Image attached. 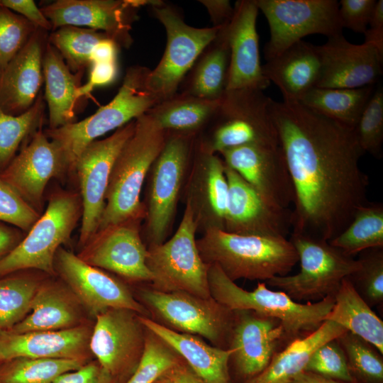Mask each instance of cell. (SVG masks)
I'll list each match as a JSON object with an SVG mask.
<instances>
[{
	"label": "cell",
	"mask_w": 383,
	"mask_h": 383,
	"mask_svg": "<svg viewBox=\"0 0 383 383\" xmlns=\"http://www.w3.org/2000/svg\"><path fill=\"white\" fill-rule=\"evenodd\" d=\"M269 111L294 189L292 233L330 241L369 202L355 131L297 101L270 99Z\"/></svg>",
	"instance_id": "cell-1"
},
{
	"label": "cell",
	"mask_w": 383,
	"mask_h": 383,
	"mask_svg": "<svg viewBox=\"0 0 383 383\" xmlns=\"http://www.w3.org/2000/svg\"><path fill=\"white\" fill-rule=\"evenodd\" d=\"M166 133L148 113L135 119L134 132L113 165L96 231L145 218V206L140 201L142 187L165 144Z\"/></svg>",
	"instance_id": "cell-2"
},
{
	"label": "cell",
	"mask_w": 383,
	"mask_h": 383,
	"mask_svg": "<svg viewBox=\"0 0 383 383\" xmlns=\"http://www.w3.org/2000/svg\"><path fill=\"white\" fill-rule=\"evenodd\" d=\"M200 255L217 265L232 281H267L284 276L298 262L297 252L284 237L239 235L212 228L196 240Z\"/></svg>",
	"instance_id": "cell-3"
},
{
	"label": "cell",
	"mask_w": 383,
	"mask_h": 383,
	"mask_svg": "<svg viewBox=\"0 0 383 383\" xmlns=\"http://www.w3.org/2000/svg\"><path fill=\"white\" fill-rule=\"evenodd\" d=\"M209 265V290L215 300L232 311L250 310L278 319L290 341L316 330L334 304L333 296L301 304L284 292L270 289L262 282H258L252 291H247L229 279L217 265Z\"/></svg>",
	"instance_id": "cell-4"
},
{
	"label": "cell",
	"mask_w": 383,
	"mask_h": 383,
	"mask_svg": "<svg viewBox=\"0 0 383 383\" xmlns=\"http://www.w3.org/2000/svg\"><path fill=\"white\" fill-rule=\"evenodd\" d=\"M149 71L138 65L129 67L118 91L109 103L80 121L44 131L62 149L70 172H74L76 160L87 145L146 113L160 103L147 89Z\"/></svg>",
	"instance_id": "cell-5"
},
{
	"label": "cell",
	"mask_w": 383,
	"mask_h": 383,
	"mask_svg": "<svg viewBox=\"0 0 383 383\" xmlns=\"http://www.w3.org/2000/svg\"><path fill=\"white\" fill-rule=\"evenodd\" d=\"M79 193L59 189L19 243L0 259V277L18 271L35 270L55 276V257L67 242L82 218Z\"/></svg>",
	"instance_id": "cell-6"
},
{
	"label": "cell",
	"mask_w": 383,
	"mask_h": 383,
	"mask_svg": "<svg viewBox=\"0 0 383 383\" xmlns=\"http://www.w3.org/2000/svg\"><path fill=\"white\" fill-rule=\"evenodd\" d=\"M135 297L154 321L179 333L201 336L215 347L228 349L234 311L212 296L202 298L184 292H162L146 285L138 288Z\"/></svg>",
	"instance_id": "cell-7"
},
{
	"label": "cell",
	"mask_w": 383,
	"mask_h": 383,
	"mask_svg": "<svg viewBox=\"0 0 383 383\" xmlns=\"http://www.w3.org/2000/svg\"><path fill=\"white\" fill-rule=\"evenodd\" d=\"M289 240L298 255L299 272L274 277L266 283L297 302H316L334 296L342 281L360 267L358 259L346 255L328 240L295 233Z\"/></svg>",
	"instance_id": "cell-8"
},
{
	"label": "cell",
	"mask_w": 383,
	"mask_h": 383,
	"mask_svg": "<svg viewBox=\"0 0 383 383\" xmlns=\"http://www.w3.org/2000/svg\"><path fill=\"white\" fill-rule=\"evenodd\" d=\"M197 226L186 204L181 222L167 241L148 247L146 265L151 273V288L162 292H184L211 297L209 265L202 260L195 238Z\"/></svg>",
	"instance_id": "cell-9"
},
{
	"label": "cell",
	"mask_w": 383,
	"mask_h": 383,
	"mask_svg": "<svg viewBox=\"0 0 383 383\" xmlns=\"http://www.w3.org/2000/svg\"><path fill=\"white\" fill-rule=\"evenodd\" d=\"M266 18L270 38L264 48L266 60L311 34L328 38L342 34L335 0H255Z\"/></svg>",
	"instance_id": "cell-10"
},
{
	"label": "cell",
	"mask_w": 383,
	"mask_h": 383,
	"mask_svg": "<svg viewBox=\"0 0 383 383\" xmlns=\"http://www.w3.org/2000/svg\"><path fill=\"white\" fill-rule=\"evenodd\" d=\"M152 11L165 28L167 45L160 62L147 74L146 87L160 103L174 96L185 74L223 26L192 27L174 9L159 3Z\"/></svg>",
	"instance_id": "cell-11"
},
{
	"label": "cell",
	"mask_w": 383,
	"mask_h": 383,
	"mask_svg": "<svg viewBox=\"0 0 383 383\" xmlns=\"http://www.w3.org/2000/svg\"><path fill=\"white\" fill-rule=\"evenodd\" d=\"M190 155L186 135L167 137L150 172L145 234L148 246L164 243L171 229Z\"/></svg>",
	"instance_id": "cell-12"
},
{
	"label": "cell",
	"mask_w": 383,
	"mask_h": 383,
	"mask_svg": "<svg viewBox=\"0 0 383 383\" xmlns=\"http://www.w3.org/2000/svg\"><path fill=\"white\" fill-rule=\"evenodd\" d=\"M135 119L116 130L109 137L87 145L74 167L79 184L82 214L78 245L80 249L96 233L102 216L106 194L114 162L133 135Z\"/></svg>",
	"instance_id": "cell-13"
},
{
	"label": "cell",
	"mask_w": 383,
	"mask_h": 383,
	"mask_svg": "<svg viewBox=\"0 0 383 383\" xmlns=\"http://www.w3.org/2000/svg\"><path fill=\"white\" fill-rule=\"evenodd\" d=\"M137 313L111 309L95 317L90 350L96 360L111 376L126 383L142 359L146 328Z\"/></svg>",
	"instance_id": "cell-14"
},
{
	"label": "cell",
	"mask_w": 383,
	"mask_h": 383,
	"mask_svg": "<svg viewBox=\"0 0 383 383\" xmlns=\"http://www.w3.org/2000/svg\"><path fill=\"white\" fill-rule=\"evenodd\" d=\"M270 99L260 89L226 91L218 110L223 123L204 150L214 154L252 143L280 145L270 114Z\"/></svg>",
	"instance_id": "cell-15"
},
{
	"label": "cell",
	"mask_w": 383,
	"mask_h": 383,
	"mask_svg": "<svg viewBox=\"0 0 383 383\" xmlns=\"http://www.w3.org/2000/svg\"><path fill=\"white\" fill-rule=\"evenodd\" d=\"M54 265L56 274L94 318L111 309H126L150 318L149 311L126 284L87 264L73 252L60 247L56 252Z\"/></svg>",
	"instance_id": "cell-16"
},
{
	"label": "cell",
	"mask_w": 383,
	"mask_h": 383,
	"mask_svg": "<svg viewBox=\"0 0 383 383\" xmlns=\"http://www.w3.org/2000/svg\"><path fill=\"white\" fill-rule=\"evenodd\" d=\"M234 311L228 349L231 350L229 368L240 383L261 373L289 340L281 322L250 310Z\"/></svg>",
	"instance_id": "cell-17"
},
{
	"label": "cell",
	"mask_w": 383,
	"mask_h": 383,
	"mask_svg": "<svg viewBox=\"0 0 383 383\" xmlns=\"http://www.w3.org/2000/svg\"><path fill=\"white\" fill-rule=\"evenodd\" d=\"M225 165L236 172L272 206L288 209L294 189L280 145L252 143L221 152Z\"/></svg>",
	"instance_id": "cell-18"
},
{
	"label": "cell",
	"mask_w": 383,
	"mask_h": 383,
	"mask_svg": "<svg viewBox=\"0 0 383 383\" xmlns=\"http://www.w3.org/2000/svg\"><path fill=\"white\" fill-rule=\"evenodd\" d=\"M142 220H133L96 232L77 254L87 264L132 282H150L148 248L140 233Z\"/></svg>",
	"instance_id": "cell-19"
},
{
	"label": "cell",
	"mask_w": 383,
	"mask_h": 383,
	"mask_svg": "<svg viewBox=\"0 0 383 383\" xmlns=\"http://www.w3.org/2000/svg\"><path fill=\"white\" fill-rule=\"evenodd\" d=\"M67 172H70L69 167L62 149L40 128L31 134L30 142L0 173V177L42 213L48 183Z\"/></svg>",
	"instance_id": "cell-20"
},
{
	"label": "cell",
	"mask_w": 383,
	"mask_h": 383,
	"mask_svg": "<svg viewBox=\"0 0 383 383\" xmlns=\"http://www.w3.org/2000/svg\"><path fill=\"white\" fill-rule=\"evenodd\" d=\"M228 199L224 230L239 235L284 237L292 228V211L267 204L236 172L225 165Z\"/></svg>",
	"instance_id": "cell-21"
},
{
	"label": "cell",
	"mask_w": 383,
	"mask_h": 383,
	"mask_svg": "<svg viewBox=\"0 0 383 383\" xmlns=\"http://www.w3.org/2000/svg\"><path fill=\"white\" fill-rule=\"evenodd\" d=\"M258 11L255 0L238 1L225 26L230 52L226 91L245 89L264 91L270 84L262 74L260 60L256 28Z\"/></svg>",
	"instance_id": "cell-22"
},
{
	"label": "cell",
	"mask_w": 383,
	"mask_h": 383,
	"mask_svg": "<svg viewBox=\"0 0 383 383\" xmlns=\"http://www.w3.org/2000/svg\"><path fill=\"white\" fill-rule=\"evenodd\" d=\"M318 50L321 71L316 87L373 86L382 75L383 55L370 43L353 44L340 34L328 38Z\"/></svg>",
	"instance_id": "cell-23"
},
{
	"label": "cell",
	"mask_w": 383,
	"mask_h": 383,
	"mask_svg": "<svg viewBox=\"0 0 383 383\" xmlns=\"http://www.w3.org/2000/svg\"><path fill=\"white\" fill-rule=\"evenodd\" d=\"M94 324L82 323L74 328L0 333V363L18 358L65 359L87 362L93 356L90 339Z\"/></svg>",
	"instance_id": "cell-24"
},
{
	"label": "cell",
	"mask_w": 383,
	"mask_h": 383,
	"mask_svg": "<svg viewBox=\"0 0 383 383\" xmlns=\"http://www.w3.org/2000/svg\"><path fill=\"white\" fill-rule=\"evenodd\" d=\"M133 8L128 0H57L40 9L52 26V31L63 26H86L109 35L118 45L128 48Z\"/></svg>",
	"instance_id": "cell-25"
},
{
	"label": "cell",
	"mask_w": 383,
	"mask_h": 383,
	"mask_svg": "<svg viewBox=\"0 0 383 383\" xmlns=\"http://www.w3.org/2000/svg\"><path fill=\"white\" fill-rule=\"evenodd\" d=\"M48 32L38 28L18 54L2 69L0 108L18 116L35 103L44 81L43 60Z\"/></svg>",
	"instance_id": "cell-26"
},
{
	"label": "cell",
	"mask_w": 383,
	"mask_h": 383,
	"mask_svg": "<svg viewBox=\"0 0 383 383\" xmlns=\"http://www.w3.org/2000/svg\"><path fill=\"white\" fill-rule=\"evenodd\" d=\"M185 187L186 204L192 211L197 230H224L228 199L225 164L213 153L202 150L196 159Z\"/></svg>",
	"instance_id": "cell-27"
},
{
	"label": "cell",
	"mask_w": 383,
	"mask_h": 383,
	"mask_svg": "<svg viewBox=\"0 0 383 383\" xmlns=\"http://www.w3.org/2000/svg\"><path fill=\"white\" fill-rule=\"evenodd\" d=\"M82 308L65 284L42 280L33 298L30 313L7 332L24 333L74 328L85 323Z\"/></svg>",
	"instance_id": "cell-28"
},
{
	"label": "cell",
	"mask_w": 383,
	"mask_h": 383,
	"mask_svg": "<svg viewBox=\"0 0 383 383\" xmlns=\"http://www.w3.org/2000/svg\"><path fill=\"white\" fill-rule=\"evenodd\" d=\"M321 71L318 46L300 40L262 65L270 82L280 90L283 101H299L316 87Z\"/></svg>",
	"instance_id": "cell-29"
},
{
	"label": "cell",
	"mask_w": 383,
	"mask_h": 383,
	"mask_svg": "<svg viewBox=\"0 0 383 383\" xmlns=\"http://www.w3.org/2000/svg\"><path fill=\"white\" fill-rule=\"evenodd\" d=\"M141 323L172 347L205 383H233L229 360L231 350L207 344L199 336L172 331L138 315Z\"/></svg>",
	"instance_id": "cell-30"
},
{
	"label": "cell",
	"mask_w": 383,
	"mask_h": 383,
	"mask_svg": "<svg viewBox=\"0 0 383 383\" xmlns=\"http://www.w3.org/2000/svg\"><path fill=\"white\" fill-rule=\"evenodd\" d=\"M43 73L44 99L49 113L48 128L55 129L75 122L78 89L84 72H72L60 52L47 42Z\"/></svg>",
	"instance_id": "cell-31"
},
{
	"label": "cell",
	"mask_w": 383,
	"mask_h": 383,
	"mask_svg": "<svg viewBox=\"0 0 383 383\" xmlns=\"http://www.w3.org/2000/svg\"><path fill=\"white\" fill-rule=\"evenodd\" d=\"M347 331L333 321H324L314 331L290 341L261 373L245 383H291L305 371L311 354L320 345Z\"/></svg>",
	"instance_id": "cell-32"
},
{
	"label": "cell",
	"mask_w": 383,
	"mask_h": 383,
	"mask_svg": "<svg viewBox=\"0 0 383 383\" xmlns=\"http://www.w3.org/2000/svg\"><path fill=\"white\" fill-rule=\"evenodd\" d=\"M369 342L383 354V322L345 278L334 295V304L326 317ZM325 320V321H326Z\"/></svg>",
	"instance_id": "cell-33"
},
{
	"label": "cell",
	"mask_w": 383,
	"mask_h": 383,
	"mask_svg": "<svg viewBox=\"0 0 383 383\" xmlns=\"http://www.w3.org/2000/svg\"><path fill=\"white\" fill-rule=\"evenodd\" d=\"M374 90L373 86L355 89L313 87L298 101L354 129Z\"/></svg>",
	"instance_id": "cell-34"
},
{
	"label": "cell",
	"mask_w": 383,
	"mask_h": 383,
	"mask_svg": "<svg viewBox=\"0 0 383 383\" xmlns=\"http://www.w3.org/2000/svg\"><path fill=\"white\" fill-rule=\"evenodd\" d=\"M222 98L216 100L189 98L173 99L162 101L148 111L162 129L190 131L199 128L221 105Z\"/></svg>",
	"instance_id": "cell-35"
},
{
	"label": "cell",
	"mask_w": 383,
	"mask_h": 383,
	"mask_svg": "<svg viewBox=\"0 0 383 383\" xmlns=\"http://www.w3.org/2000/svg\"><path fill=\"white\" fill-rule=\"evenodd\" d=\"M328 242L350 257L368 249L383 248L382 204L368 202L360 207L348 226Z\"/></svg>",
	"instance_id": "cell-36"
},
{
	"label": "cell",
	"mask_w": 383,
	"mask_h": 383,
	"mask_svg": "<svg viewBox=\"0 0 383 383\" xmlns=\"http://www.w3.org/2000/svg\"><path fill=\"white\" fill-rule=\"evenodd\" d=\"M225 26L216 39V45L204 57L196 67L192 82V96L216 100L221 99L226 92L230 52Z\"/></svg>",
	"instance_id": "cell-37"
},
{
	"label": "cell",
	"mask_w": 383,
	"mask_h": 383,
	"mask_svg": "<svg viewBox=\"0 0 383 383\" xmlns=\"http://www.w3.org/2000/svg\"><path fill=\"white\" fill-rule=\"evenodd\" d=\"M106 38L113 39L103 31L63 26L49 34L48 42L60 52L70 70L76 73L84 72L91 65V56L95 45Z\"/></svg>",
	"instance_id": "cell-38"
},
{
	"label": "cell",
	"mask_w": 383,
	"mask_h": 383,
	"mask_svg": "<svg viewBox=\"0 0 383 383\" xmlns=\"http://www.w3.org/2000/svg\"><path fill=\"white\" fill-rule=\"evenodd\" d=\"M87 362L65 359L14 358L1 363L0 383H54Z\"/></svg>",
	"instance_id": "cell-39"
},
{
	"label": "cell",
	"mask_w": 383,
	"mask_h": 383,
	"mask_svg": "<svg viewBox=\"0 0 383 383\" xmlns=\"http://www.w3.org/2000/svg\"><path fill=\"white\" fill-rule=\"evenodd\" d=\"M42 280L25 274L0 277V333L10 331L30 313Z\"/></svg>",
	"instance_id": "cell-40"
},
{
	"label": "cell",
	"mask_w": 383,
	"mask_h": 383,
	"mask_svg": "<svg viewBox=\"0 0 383 383\" xmlns=\"http://www.w3.org/2000/svg\"><path fill=\"white\" fill-rule=\"evenodd\" d=\"M45 101L40 92L33 105L25 113L12 116L0 108V173L16 155L25 138L41 128Z\"/></svg>",
	"instance_id": "cell-41"
},
{
	"label": "cell",
	"mask_w": 383,
	"mask_h": 383,
	"mask_svg": "<svg viewBox=\"0 0 383 383\" xmlns=\"http://www.w3.org/2000/svg\"><path fill=\"white\" fill-rule=\"evenodd\" d=\"M337 340L355 383H383V354L376 347L349 331Z\"/></svg>",
	"instance_id": "cell-42"
},
{
	"label": "cell",
	"mask_w": 383,
	"mask_h": 383,
	"mask_svg": "<svg viewBox=\"0 0 383 383\" xmlns=\"http://www.w3.org/2000/svg\"><path fill=\"white\" fill-rule=\"evenodd\" d=\"M358 260L360 268L348 278L370 307L379 305L383 301V248L366 250Z\"/></svg>",
	"instance_id": "cell-43"
},
{
	"label": "cell",
	"mask_w": 383,
	"mask_h": 383,
	"mask_svg": "<svg viewBox=\"0 0 383 383\" xmlns=\"http://www.w3.org/2000/svg\"><path fill=\"white\" fill-rule=\"evenodd\" d=\"M182 357L159 336L146 328L144 353L135 372L126 383H152Z\"/></svg>",
	"instance_id": "cell-44"
},
{
	"label": "cell",
	"mask_w": 383,
	"mask_h": 383,
	"mask_svg": "<svg viewBox=\"0 0 383 383\" xmlns=\"http://www.w3.org/2000/svg\"><path fill=\"white\" fill-rule=\"evenodd\" d=\"M357 142L364 152L375 157L382 155L383 89L374 90L354 128Z\"/></svg>",
	"instance_id": "cell-45"
},
{
	"label": "cell",
	"mask_w": 383,
	"mask_h": 383,
	"mask_svg": "<svg viewBox=\"0 0 383 383\" xmlns=\"http://www.w3.org/2000/svg\"><path fill=\"white\" fill-rule=\"evenodd\" d=\"M38 28L24 17L0 6V67L18 54Z\"/></svg>",
	"instance_id": "cell-46"
},
{
	"label": "cell",
	"mask_w": 383,
	"mask_h": 383,
	"mask_svg": "<svg viewBox=\"0 0 383 383\" xmlns=\"http://www.w3.org/2000/svg\"><path fill=\"white\" fill-rule=\"evenodd\" d=\"M305 371L333 379L355 383L345 353L337 338L320 345L311 355Z\"/></svg>",
	"instance_id": "cell-47"
},
{
	"label": "cell",
	"mask_w": 383,
	"mask_h": 383,
	"mask_svg": "<svg viewBox=\"0 0 383 383\" xmlns=\"http://www.w3.org/2000/svg\"><path fill=\"white\" fill-rule=\"evenodd\" d=\"M41 213L0 177V221L27 233Z\"/></svg>",
	"instance_id": "cell-48"
},
{
	"label": "cell",
	"mask_w": 383,
	"mask_h": 383,
	"mask_svg": "<svg viewBox=\"0 0 383 383\" xmlns=\"http://www.w3.org/2000/svg\"><path fill=\"white\" fill-rule=\"evenodd\" d=\"M376 3L375 0H341L338 3V13L343 28L364 34Z\"/></svg>",
	"instance_id": "cell-49"
},
{
	"label": "cell",
	"mask_w": 383,
	"mask_h": 383,
	"mask_svg": "<svg viewBox=\"0 0 383 383\" xmlns=\"http://www.w3.org/2000/svg\"><path fill=\"white\" fill-rule=\"evenodd\" d=\"M54 383H122L96 360H90L79 368L60 375Z\"/></svg>",
	"instance_id": "cell-50"
},
{
	"label": "cell",
	"mask_w": 383,
	"mask_h": 383,
	"mask_svg": "<svg viewBox=\"0 0 383 383\" xmlns=\"http://www.w3.org/2000/svg\"><path fill=\"white\" fill-rule=\"evenodd\" d=\"M3 6L24 17L43 30H52V26L33 0H1Z\"/></svg>",
	"instance_id": "cell-51"
},
{
	"label": "cell",
	"mask_w": 383,
	"mask_h": 383,
	"mask_svg": "<svg viewBox=\"0 0 383 383\" xmlns=\"http://www.w3.org/2000/svg\"><path fill=\"white\" fill-rule=\"evenodd\" d=\"M117 71L116 62L92 63L88 82L78 89V99L88 96L96 87L111 83L116 77Z\"/></svg>",
	"instance_id": "cell-52"
},
{
	"label": "cell",
	"mask_w": 383,
	"mask_h": 383,
	"mask_svg": "<svg viewBox=\"0 0 383 383\" xmlns=\"http://www.w3.org/2000/svg\"><path fill=\"white\" fill-rule=\"evenodd\" d=\"M152 383H205L182 358L163 371Z\"/></svg>",
	"instance_id": "cell-53"
},
{
	"label": "cell",
	"mask_w": 383,
	"mask_h": 383,
	"mask_svg": "<svg viewBox=\"0 0 383 383\" xmlns=\"http://www.w3.org/2000/svg\"><path fill=\"white\" fill-rule=\"evenodd\" d=\"M370 28L364 33L365 43L374 45L383 55V1H377L372 16L371 17Z\"/></svg>",
	"instance_id": "cell-54"
},
{
	"label": "cell",
	"mask_w": 383,
	"mask_h": 383,
	"mask_svg": "<svg viewBox=\"0 0 383 383\" xmlns=\"http://www.w3.org/2000/svg\"><path fill=\"white\" fill-rule=\"evenodd\" d=\"M201 2L208 9L215 24L214 26H224L229 23L233 13V8L229 1H203Z\"/></svg>",
	"instance_id": "cell-55"
},
{
	"label": "cell",
	"mask_w": 383,
	"mask_h": 383,
	"mask_svg": "<svg viewBox=\"0 0 383 383\" xmlns=\"http://www.w3.org/2000/svg\"><path fill=\"white\" fill-rule=\"evenodd\" d=\"M21 230L0 221V259L12 250L23 239Z\"/></svg>",
	"instance_id": "cell-56"
},
{
	"label": "cell",
	"mask_w": 383,
	"mask_h": 383,
	"mask_svg": "<svg viewBox=\"0 0 383 383\" xmlns=\"http://www.w3.org/2000/svg\"><path fill=\"white\" fill-rule=\"evenodd\" d=\"M118 45L111 38H106L98 43L91 53V65L95 62H116Z\"/></svg>",
	"instance_id": "cell-57"
},
{
	"label": "cell",
	"mask_w": 383,
	"mask_h": 383,
	"mask_svg": "<svg viewBox=\"0 0 383 383\" xmlns=\"http://www.w3.org/2000/svg\"><path fill=\"white\" fill-rule=\"evenodd\" d=\"M291 383H348L326 377L311 372L304 371Z\"/></svg>",
	"instance_id": "cell-58"
},
{
	"label": "cell",
	"mask_w": 383,
	"mask_h": 383,
	"mask_svg": "<svg viewBox=\"0 0 383 383\" xmlns=\"http://www.w3.org/2000/svg\"><path fill=\"white\" fill-rule=\"evenodd\" d=\"M1 71H2V69H1V67H0V76H1Z\"/></svg>",
	"instance_id": "cell-59"
},
{
	"label": "cell",
	"mask_w": 383,
	"mask_h": 383,
	"mask_svg": "<svg viewBox=\"0 0 383 383\" xmlns=\"http://www.w3.org/2000/svg\"><path fill=\"white\" fill-rule=\"evenodd\" d=\"M2 6V4H1V0H0V6Z\"/></svg>",
	"instance_id": "cell-60"
},
{
	"label": "cell",
	"mask_w": 383,
	"mask_h": 383,
	"mask_svg": "<svg viewBox=\"0 0 383 383\" xmlns=\"http://www.w3.org/2000/svg\"><path fill=\"white\" fill-rule=\"evenodd\" d=\"M0 365H1V363H0Z\"/></svg>",
	"instance_id": "cell-61"
}]
</instances>
